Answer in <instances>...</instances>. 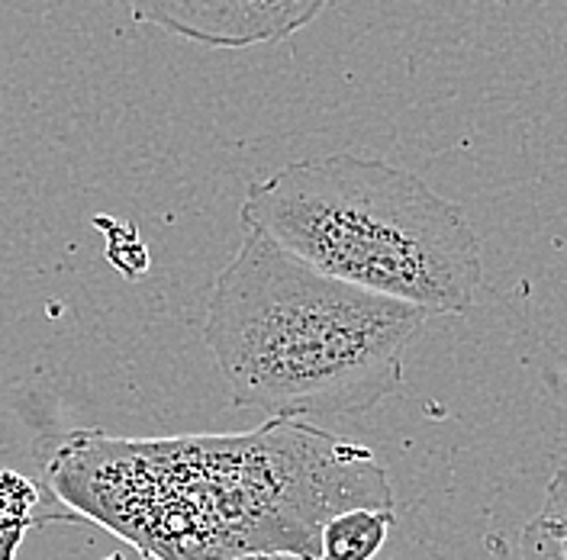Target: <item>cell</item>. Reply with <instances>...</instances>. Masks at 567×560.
<instances>
[{
  "label": "cell",
  "mask_w": 567,
  "mask_h": 560,
  "mask_svg": "<svg viewBox=\"0 0 567 560\" xmlns=\"http://www.w3.org/2000/svg\"><path fill=\"white\" fill-rule=\"evenodd\" d=\"M45 487L74 519L148 560H319L332 516L393 509L378 457L300 419L243 435L71 432L45 467Z\"/></svg>",
  "instance_id": "6da1fadb"
},
{
  "label": "cell",
  "mask_w": 567,
  "mask_h": 560,
  "mask_svg": "<svg viewBox=\"0 0 567 560\" xmlns=\"http://www.w3.org/2000/svg\"><path fill=\"white\" fill-rule=\"evenodd\" d=\"M243 232L204 329L233 403L303 419L358 416L388 400L429 313L329 278L258 229Z\"/></svg>",
  "instance_id": "7a4b0ae2"
},
{
  "label": "cell",
  "mask_w": 567,
  "mask_h": 560,
  "mask_svg": "<svg viewBox=\"0 0 567 560\" xmlns=\"http://www.w3.org/2000/svg\"><path fill=\"white\" fill-rule=\"evenodd\" d=\"M239 219L322 274L429 315L467 313L484 280L464 212L378 158L293 162L248 187Z\"/></svg>",
  "instance_id": "3957f363"
},
{
  "label": "cell",
  "mask_w": 567,
  "mask_h": 560,
  "mask_svg": "<svg viewBox=\"0 0 567 560\" xmlns=\"http://www.w3.org/2000/svg\"><path fill=\"white\" fill-rule=\"evenodd\" d=\"M133 17L210 45L281 39L268 0H130Z\"/></svg>",
  "instance_id": "277c9868"
},
{
  "label": "cell",
  "mask_w": 567,
  "mask_h": 560,
  "mask_svg": "<svg viewBox=\"0 0 567 560\" xmlns=\"http://www.w3.org/2000/svg\"><path fill=\"white\" fill-rule=\"evenodd\" d=\"M393 509H349L319 535V560H374L388 545Z\"/></svg>",
  "instance_id": "5b68a950"
},
{
  "label": "cell",
  "mask_w": 567,
  "mask_h": 560,
  "mask_svg": "<svg viewBox=\"0 0 567 560\" xmlns=\"http://www.w3.org/2000/svg\"><path fill=\"white\" fill-rule=\"evenodd\" d=\"M523 560H567V470L548 480L542 509L523 531Z\"/></svg>",
  "instance_id": "8992f818"
},
{
  "label": "cell",
  "mask_w": 567,
  "mask_h": 560,
  "mask_svg": "<svg viewBox=\"0 0 567 560\" xmlns=\"http://www.w3.org/2000/svg\"><path fill=\"white\" fill-rule=\"evenodd\" d=\"M42 492L30 477L20 470H0V535L7 531H30L45 519H55L59 512L42 509Z\"/></svg>",
  "instance_id": "52a82bcc"
},
{
  "label": "cell",
  "mask_w": 567,
  "mask_h": 560,
  "mask_svg": "<svg viewBox=\"0 0 567 560\" xmlns=\"http://www.w3.org/2000/svg\"><path fill=\"white\" fill-rule=\"evenodd\" d=\"M94 226L106 236V258L123 278H145L148 271V251L140 242V232L133 222H116L106 216H94Z\"/></svg>",
  "instance_id": "ba28073f"
},
{
  "label": "cell",
  "mask_w": 567,
  "mask_h": 560,
  "mask_svg": "<svg viewBox=\"0 0 567 560\" xmlns=\"http://www.w3.org/2000/svg\"><path fill=\"white\" fill-rule=\"evenodd\" d=\"M326 0H271V13H275V23H278V33L287 35L300 27H307L313 17L319 13Z\"/></svg>",
  "instance_id": "9c48e42d"
},
{
  "label": "cell",
  "mask_w": 567,
  "mask_h": 560,
  "mask_svg": "<svg viewBox=\"0 0 567 560\" xmlns=\"http://www.w3.org/2000/svg\"><path fill=\"white\" fill-rule=\"evenodd\" d=\"M23 531H7V535H0V560H17V551H20V545H23Z\"/></svg>",
  "instance_id": "30bf717a"
},
{
  "label": "cell",
  "mask_w": 567,
  "mask_h": 560,
  "mask_svg": "<svg viewBox=\"0 0 567 560\" xmlns=\"http://www.w3.org/2000/svg\"><path fill=\"white\" fill-rule=\"evenodd\" d=\"M246 560H300V558H246Z\"/></svg>",
  "instance_id": "8fae6325"
}]
</instances>
